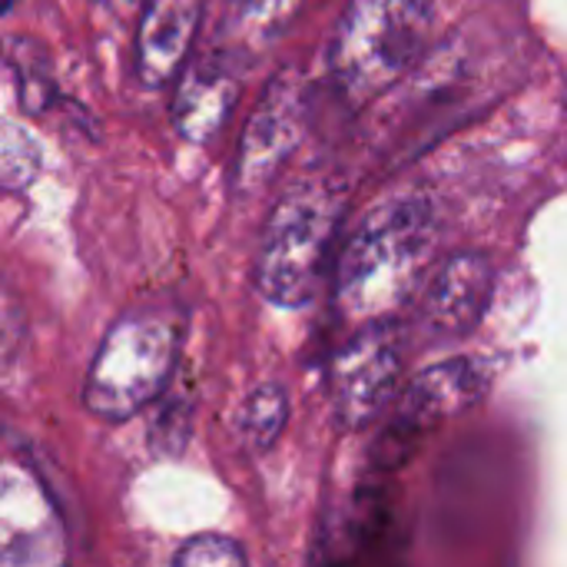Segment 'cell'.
Returning <instances> with one entry per match:
<instances>
[{"mask_svg":"<svg viewBox=\"0 0 567 567\" xmlns=\"http://www.w3.org/2000/svg\"><path fill=\"white\" fill-rule=\"evenodd\" d=\"M439 243V206L425 189H409L372 206L349 236L336 299L346 316L375 322L385 319L415 286Z\"/></svg>","mask_w":567,"mask_h":567,"instance_id":"6da1fadb","label":"cell"},{"mask_svg":"<svg viewBox=\"0 0 567 567\" xmlns=\"http://www.w3.org/2000/svg\"><path fill=\"white\" fill-rule=\"evenodd\" d=\"M435 0H349L336 40L332 76L352 103L392 90L425 53Z\"/></svg>","mask_w":567,"mask_h":567,"instance_id":"7a4b0ae2","label":"cell"},{"mask_svg":"<svg viewBox=\"0 0 567 567\" xmlns=\"http://www.w3.org/2000/svg\"><path fill=\"white\" fill-rule=\"evenodd\" d=\"M339 216V193L316 179L296 183L276 203L256 262L259 292L272 306L299 309L316 296Z\"/></svg>","mask_w":567,"mask_h":567,"instance_id":"3957f363","label":"cell"},{"mask_svg":"<svg viewBox=\"0 0 567 567\" xmlns=\"http://www.w3.org/2000/svg\"><path fill=\"white\" fill-rule=\"evenodd\" d=\"M179 355V329L159 309L123 316L103 339L86 385L83 405L103 422L133 419L169 382Z\"/></svg>","mask_w":567,"mask_h":567,"instance_id":"277c9868","label":"cell"},{"mask_svg":"<svg viewBox=\"0 0 567 567\" xmlns=\"http://www.w3.org/2000/svg\"><path fill=\"white\" fill-rule=\"evenodd\" d=\"M402 375V336L392 322H365L332 362V409L342 429L372 425Z\"/></svg>","mask_w":567,"mask_h":567,"instance_id":"5b68a950","label":"cell"},{"mask_svg":"<svg viewBox=\"0 0 567 567\" xmlns=\"http://www.w3.org/2000/svg\"><path fill=\"white\" fill-rule=\"evenodd\" d=\"M66 528L47 488L0 458V567H66Z\"/></svg>","mask_w":567,"mask_h":567,"instance_id":"8992f818","label":"cell"},{"mask_svg":"<svg viewBox=\"0 0 567 567\" xmlns=\"http://www.w3.org/2000/svg\"><path fill=\"white\" fill-rule=\"evenodd\" d=\"M306 130V86L296 70H282L262 93L239 143V186L256 189L286 163Z\"/></svg>","mask_w":567,"mask_h":567,"instance_id":"52a82bcc","label":"cell"},{"mask_svg":"<svg viewBox=\"0 0 567 567\" xmlns=\"http://www.w3.org/2000/svg\"><path fill=\"white\" fill-rule=\"evenodd\" d=\"M495 292V269L485 252H455L449 256L425 292V322L445 339L468 336L488 312Z\"/></svg>","mask_w":567,"mask_h":567,"instance_id":"ba28073f","label":"cell"},{"mask_svg":"<svg viewBox=\"0 0 567 567\" xmlns=\"http://www.w3.org/2000/svg\"><path fill=\"white\" fill-rule=\"evenodd\" d=\"M203 0H146L136 27V80L150 90L166 86L196 40Z\"/></svg>","mask_w":567,"mask_h":567,"instance_id":"9c48e42d","label":"cell"},{"mask_svg":"<svg viewBox=\"0 0 567 567\" xmlns=\"http://www.w3.org/2000/svg\"><path fill=\"white\" fill-rule=\"evenodd\" d=\"M495 379V365L482 355H458L419 372L402 399V415L419 425H432L475 405Z\"/></svg>","mask_w":567,"mask_h":567,"instance_id":"30bf717a","label":"cell"},{"mask_svg":"<svg viewBox=\"0 0 567 567\" xmlns=\"http://www.w3.org/2000/svg\"><path fill=\"white\" fill-rule=\"evenodd\" d=\"M236 73L223 60H199L193 63L176 90L173 100V123L183 140L206 143L226 123L236 103Z\"/></svg>","mask_w":567,"mask_h":567,"instance_id":"8fae6325","label":"cell"},{"mask_svg":"<svg viewBox=\"0 0 567 567\" xmlns=\"http://www.w3.org/2000/svg\"><path fill=\"white\" fill-rule=\"evenodd\" d=\"M289 422V395L279 382H262L243 405V435L256 452H266L279 442Z\"/></svg>","mask_w":567,"mask_h":567,"instance_id":"7c38bea8","label":"cell"},{"mask_svg":"<svg viewBox=\"0 0 567 567\" xmlns=\"http://www.w3.org/2000/svg\"><path fill=\"white\" fill-rule=\"evenodd\" d=\"M7 60L17 73V86H20V103L27 113H40L53 93L50 83V66L43 60V50L30 40H7L3 43Z\"/></svg>","mask_w":567,"mask_h":567,"instance_id":"4fadbf2b","label":"cell"},{"mask_svg":"<svg viewBox=\"0 0 567 567\" xmlns=\"http://www.w3.org/2000/svg\"><path fill=\"white\" fill-rule=\"evenodd\" d=\"M40 173V146L37 140L0 120V186L3 189H23L37 179Z\"/></svg>","mask_w":567,"mask_h":567,"instance_id":"5bb4252c","label":"cell"},{"mask_svg":"<svg viewBox=\"0 0 567 567\" xmlns=\"http://www.w3.org/2000/svg\"><path fill=\"white\" fill-rule=\"evenodd\" d=\"M296 7L299 0H233L229 23L246 40H269L292 20Z\"/></svg>","mask_w":567,"mask_h":567,"instance_id":"9a60e30c","label":"cell"},{"mask_svg":"<svg viewBox=\"0 0 567 567\" xmlns=\"http://www.w3.org/2000/svg\"><path fill=\"white\" fill-rule=\"evenodd\" d=\"M173 567H249L246 555L236 542L223 535H199L186 542V548L176 555Z\"/></svg>","mask_w":567,"mask_h":567,"instance_id":"2e32d148","label":"cell"},{"mask_svg":"<svg viewBox=\"0 0 567 567\" xmlns=\"http://www.w3.org/2000/svg\"><path fill=\"white\" fill-rule=\"evenodd\" d=\"M20 329H23L20 309L10 299V292L0 286V359L13 352V346L20 342Z\"/></svg>","mask_w":567,"mask_h":567,"instance_id":"e0dca14e","label":"cell"},{"mask_svg":"<svg viewBox=\"0 0 567 567\" xmlns=\"http://www.w3.org/2000/svg\"><path fill=\"white\" fill-rule=\"evenodd\" d=\"M110 10H116V13H130V10H136L140 3H146V0H103Z\"/></svg>","mask_w":567,"mask_h":567,"instance_id":"ac0fdd59","label":"cell"},{"mask_svg":"<svg viewBox=\"0 0 567 567\" xmlns=\"http://www.w3.org/2000/svg\"><path fill=\"white\" fill-rule=\"evenodd\" d=\"M10 7H13V0H0V17H3V13H7Z\"/></svg>","mask_w":567,"mask_h":567,"instance_id":"d6986e66","label":"cell"}]
</instances>
